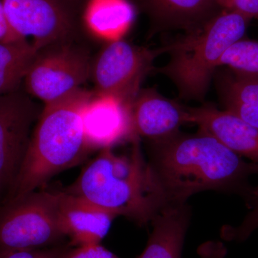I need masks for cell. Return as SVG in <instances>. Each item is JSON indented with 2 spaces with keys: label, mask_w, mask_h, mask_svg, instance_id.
Segmentation results:
<instances>
[{
  "label": "cell",
  "mask_w": 258,
  "mask_h": 258,
  "mask_svg": "<svg viewBox=\"0 0 258 258\" xmlns=\"http://www.w3.org/2000/svg\"><path fill=\"white\" fill-rule=\"evenodd\" d=\"M149 161L168 205H183L204 191L237 194L247 205L258 164L246 161L216 139L199 131L150 142Z\"/></svg>",
  "instance_id": "6da1fadb"
},
{
  "label": "cell",
  "mask_w": 258,
  "mask_h": 258,
  "mask_svg": "<svg viewBox=\"0 0 258 258\" xmlns=\"http://www.w3.org/2000/svg\"><path fill=\"white\" fill-rule=\"evenodd\" d=\"M139 140L125 154L102 149L64 191L139 226L151 223L167 204Z\"/></svg>",
  "instance_id": "7a4b0ae2"
},
{
  "label": "cell",
  "mask_w": 258,
  "mask_h": 258,
  "mask_svg": "<svg viewBox=\"0 0 258 258\" xmlns=\"http://www.w3.org/2000/svg\"><path fill=\"white\" fill-rule=\"evenodd\" d=\"M93 96L81 88L60 101L45 105L5 201L35 191L91 153L85 138L82 114Z\"/></svg>",
  "instance_id": "3957f363"
},
{
  "label": "cell",
  "mask_w": 258,
  "mask_h": 258,
  "mask_svg": "<svg viewBox=\"0 0 258 258\" xmlns=\"http://www.w3.org/2000/svg\"><path fill=\"white\" fill-rule=\"evenodd\" d=\"M249 22L236 12L222 10L203 26L166 46L170 58L159 72L172 81L181 98L201 101L224 52L243 38Z\"/></svg>",
  "instance_id": "277c9868"
},
{
  "label": "cell",
  "mask_w": 258,
  "mask_h": 258,
  "mask_svg": "<svg viewBox=\"0 0 258 258\" xmlns=\"http://www.w3.org/2000/svg\"><path fill=\"white\" fill-rule=\"evenodd\" d=\"M57 213V191H32L0 208V255L61 245L66 238Z\"/></svg>",
  "instance_id": "5b68a950"
},
{
  "label": "cell",
  "mask_w": 258,
  "mask_h": 258,
  "mask_svg": "<svg viewBox=\"0 0 258 258\" xmlns=\"http://www.w3.org/2000/svg\"><path fill=\"white\" fill-rule=\"evenodd\" d=\"M62 43L39 51L24 81L26 93L45 105L76 92L91 78L92 62L88 54Z\"/></svg>",
  "instance_id": "8992f818"
},
{
  "label": "cell",
  "mask_w": 258,
  "mask_h": 258,
  "mask_svg": "<svg viewBox=\"0 0 258 258\" xmlns=\"http://www.w3.org/2000/svg\"><path fill=\"white\" fill-rule=\"evenodd\" d=\"M166 47L151 50L121 39L109 42L91 66L95 94L108 95L133 104L156 57Z\"/></svg>",
  "instance_id": "52a82bcc"
},
{
  "label": "cell",
  "mask_w": 258,
  "mask_h": 258,
  "mask_svg": "<svg viewBox=\"0 0 258 258\" xmlns=\"http://www.w3.org/2000/svg\"><path fill=\"white\" fill-rule=\"evenodd\" d=\"M37 105L20 89L0 96V191L9 189L28 149Z\"/></svg>",
  "instance_id": "ba28073f"
},
{
  "label": "cell",
  "mask_w": 258,
  "mask_h": 258,
  "mask_svg": "<svg viewBox=\"0 0 258 258\" xmlns=\"http://www.w3.org/2000/svg\"><path fill=\"white\" fill-rule=\"evenodd\" d=\"M10 26L40 51L64 42L73 21L62 0H1ZM30 41V40H29Z\"/></svg>",
  "instance_id": "9c48e42d"
},
{
  "label": "cell",
  "mask_w": 258,
  "mask_h": 258,
  "mask_svg": "<svg viewBox=\"0 0 258 258\" xmlns=\"http://www.w3.org/2000/svg\"><path fill=\"white\" fill-rule=\"evenodd\" d=\"M82 118L85 138L91 152L139 138L134 132L132 105L116 97L93 93Z\"/></svg>",
  "instance_id": "30bf717a"
},
{
  "label": "cell",
  "mask_w": 258,
  "mask_h": 258,
  "mask_svg": "<svg viewBox=\"0 0 258 258\" xmlns=\"http://www.w3.org/2000/svg\"><path fill=\"white\" fill-rule=\"evenodd\" d=\"M186 123L212 136L241 157L258 164V128L227 110L211 105L186 107Z\"/></svg>",
  "instance_id": "8fae6325"
},
{
  "label": "cell",
  "mask_w": 258,
  "mask_h": 258,
  "mask_svg": "<svg viewBox=\"0 0 258 258\" xmlns=\"http://www.w3.org/2000/svg\"><path fill=\"white\" fill-rule=\"evenodd\" d=\"M57 196L59 222L64 235L71 240L69 245L101 243L118 216L66 191H57Z\"/></svg>",
  "instance_id": "7c38bea8"
},
{
  "label": "cell",
  "mask_w": 258,
  "mask_h": 258,
  "mask_svg": "<svg viewBox=\"0 0 258 258\" xmlns=\"http://www.w3.org/2000/svg\"><path fill=\"white\" fill-rule=\"evenodd\" d=\"M186 106L161 96L157 91H139L132 104L136 135L150 141L161 140L179 132L186 123Z\"/></svg>",
  "instance_id": "4fadbf2b"
},
{
  "label": "cell",
  "mask_w": 258,
  "mask_h": 258,
  "mask_svg": "<svg viewBox=\"0 0 258 258\" xmlns=\"http://www.w3.org/2000/svg\"><path fill=\"white\" fill-rule=\"evenodd\" d=\"M190 220L186 203L162 209L151 222L152 231L147 246L137 258H181Z\"/></svg>",
  "instance_id": "5bb4252c"
},
{
  "label": "cell",
  "mask_w": 258,
  "mask_h": 258,
  "mask_svg": "<svg viewBox=\"0 0 258 258\" xmlns=\"http://www.w3.org/2000/svg\"><path fill=\"white\" fill-rule=\"evenodd\" d=\"M159 28L189 32L203 26L222 11L217 0H144Z\"/></svg>",
  "instance_id": "9a60e30c"
},
{
  "label": "cell",
  "mask_w": 258,
  "mask_h": 258,
  "mask_svg": "<svg viewBox=\"0 0 258 258\" xmlns=\"http://www.w3.org/2000/svg\"><path fill=\"white\" fill-rule=\"evenodd\" d=\"M134 18L135 10L128 0H89L85 13L90 31L108 42L120 40Z\"/></svg>",
  "instance_id": "2e32d148"
},
{
  "label": "cell",
  "mask_w": 258,
  "mask_h": 258,
  "mask_svg": "<svg viewBox=\"0 0 258 258\" xmlns=\"http://www.w3.org/2000/svg\"><path fill=\"white\" fill-rule=\"evenodd\" d=\"M38 52L28 40L0 42V96L20 89Z\"/></svg>",
  "instance_id": "e0dca14e"
},
{
  "label": "cell",
  "mask_w": 258,
  "mask_h": 258,
  "mask_svg": "<svg viewBox=\"0 0 258 258\" xmlns=\"http://www.w3.org/2000/svg\"><path fill=\"white\" fill-rule=\"evenodd\" d=\"M222 66L258 76V42L242 38L232 44L220 58L219 68Z\"/></svg>",
  "instance_id": "ac0fdd59"
},
{
  "label": "cell",
  "mask_w": 258,
  "mask_h": 258,
  "mask_svg": "<svg viewBox=\"0 0 258 258\" xmlns=\"http://www.w3.org/2000/svg\"><path fill=\"white\" fill-rule=\"evenodd\" d=\"M249 212L240 225H225L222 227L220 236L228 242H242L258 230V186L248 205Z\"/></svg>",
  "instance_id": "d6986e66"
},
{
  "label": "cell",
  "mask_w": 258,
  "mask_h": 258,
  "mask_svg": "<svg viewBox=\"0 0 258 258\" xmlns=\"http://www.w3.org/2000/svg\"><path fill=\"white\" fill-rule=\"evenodd\" d=\"M62 258H120L101 243L86 244L71 248L64 252Z\"/></svg>",
  "instance_id": "ffe728a7"
},
{
  "label": "cell",
  "mask_w": 258,
  "mask_h": 258,
  "mask_svg": "<svg viewBox=\"0 0 258 258\" xmlns=\"http://www.w3.org/2000/svg\"><path fill=\"white\" fill-rule=\"evenodd\" d=\"M69 247V244H61L47 248L12 251L2 254L0 258H62Z\"/></svg>",
  "instance_id": "44dd1931"
},
{
  "label": "cell",
  "mask_w": 258,
  "mask_h": 258,
  "mask_svg": "<svg viewBox=\"0 0 258 258\" xmlns=\"http://www.w3.org/2000/svg\"><path fill=\"white\" fill-rule=\"evenodd\" d=\"M222 10L236 12L251 20H258V0H217Z\"/></svg>",
  "instance_id": "7402d4cb"
},
{
  "label": "cell",
  "mask_w": 258,
  "mask_h": 258,
  "mask_svg": "<svg viewBox=\"0 0 258 258\" xmlns=\"http://www.w3.org/2000/svg\"><path fill=\"white\" fill-rule=\"evenodd\" d=\"M197 252L200 258H225L227 249L221 241L209 240L200 244Z\"/></svg>",
  "instance_id": "603a6c76"
},
{
  "label": "cell",
  "mask_w": 258,
  "mask_h": 258,
  "mask_svg": "<svg viewBox=\"0 0 258 258\" xmlns=\"http://www.w3.org/2000/svg\"><path fill=\"white\" fill-rule=\"evenodd\" d=\"M19 40H25L20 38L10 26L3 5L0 0V42H10Z\"/></svg>",
  "instance_id": "cb8c5ba5"
},
{
  "label": "cell",
  "mask_w": 258,
  "mask_h": 258,
  "mask_svg": "<svg viewBox=\"0 0 258 258\" xmlns=\"http://www.w3.org/2000/svg\"></svg>",
  "instance_id": "d4e9b609"
}]
</instances>
